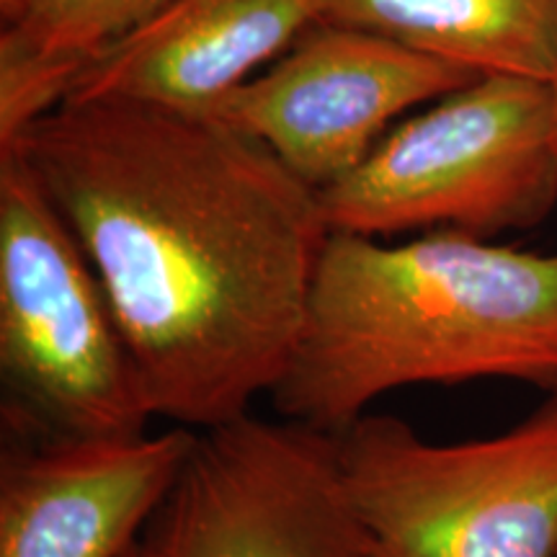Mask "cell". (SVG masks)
I'll use <instances>...</instances> for the list:
<instances>
[{
  "label": "cell",
  "instance_id": "obj_1",
  "mask_svg": "<svg viewBox=\"0 0 557 557\" xmlns=\"http://www.w3.org/2000/svg\"><path fill=\"white\" fill-rule=\"evenodd\" d=\"M0 148L81 243L152 416L205 431L271 395L331 235L315 189L225 124L127 99H67Z\"/></svg>",
  "mask_w": 557,
  "mask_h": 557
},
{
  "label": "cell",
  "instance_id": "obj_2",
  "mask_svg": "<svg viewBox=\"0 0 557 557\" xmlns=\"http://www.w3.org/2000/svg\"><path fill=\"white\" fill-rule=\"evenodd\" d=\"M519 380L557 387V253L457 230L387 246L331 233L271 406L338 434L410 385Z\"/></svg>",
  "mask_w": 557,
  "mask_h": 557
},
{
  "label": "cell",
  "instance_id": "obj_3",
  "mask_svg": "<svg viewBox=\"0 0 557 557\" xmlns=\"http://www.w3.org/2000/svg\"><path fill=\"white\" fill-rule=\"evenodd\" d=\"M0 385L13 438L145 434L152 410L99 276L24 158L0 148Z\"/></svg>",
  "mask_w": 557,
  "mask_h": 557
},
{
  "label": "cell",
  "instance_id": "obj_4",
  "mask_svg": "<svg viewBox=\"0 0 557 557\" xmlns=\"http://www.w3.org/2000/svg\"><path fill=\"white\" fill-rule=\"evenodd\" d=\"M318 197L331 233L367 238L537 227L557 205L553 83L485 75L451 90Z\"/></svg>",
  "mask_w": 557,
  "mask_h": 557
},
{
  "label": "cell",
  "instance_id": "obj_5",
  "mask_svg": "<svg viewBox=\"0 0 557 557\" xmlns=\"http://www.w3.org/2000/svg\"><path fill=\"white\" fill-rule=\"evenodd\" d=\"M333 438L372 557H557V387L487 438L434 444L382 413Z\"/></svg>",
  "mask_w": 557,
  "mask_h": 557
},
{
  "label": "cell",
  "instance_id": "obj_6",
  "mask_svg": "<svg viewBox=\"0 0 557 557\" xmlns=\"http://www.w3.org/2000/svg\"><path fill=\"white\" fill-rule=\"evenodd\" d=\"M139 549L143 557H372L333 434L253 413L197 431Z\"/></svg>",
  "mask_w": 557,
  "mask_h": 557
},
{
  "label": "cell",
  "instance_id": "obj_7",
  "mask_svg": "<svg viewBox=\"0 0 557 557\" xmlns=\"http://www.w3.org/2000/svg\"><path fill=\"white\" fill-rule=\"evenodd\" d=\"M478 78L382 34L315 24L201 116L267 145L320 194L359 169L398 116Z\"/></svg>",
  "mask_w": 557,
  "mask_h": 557
},
{
  "label": "cell",
  "instance_id": "obj_8",
  "mask_svg": "<svg viewBox=\"0 0 557 557\" xmlns=\"http://www.w3.org/2000/svg\"><path fill=\"white\" fill-rule=\"evenodd\" d=\"M197 431L13 438L0 457V557H124L189 459Z\"/></svg>",
  "mask_w": 557,
  "mask_h": 557
},
{
  "label": "cell",
  "instance_id": "obj_9",
  "mask_svg": "<svg viewBox=\"0 0 557 557\" xmlns=\"http://www.w3.org/2000/svg\"><path fill=\"white\" fill-rule=\"evenodd\" d=\"M323 0H173L83 70L65 99L207 114L320 21Z\"/></svg>",
  "mask_w": 557,
  "mask_h": 557
},
{
  "label": "cell",
  "instance_id": "obj_10",
  "mask_svg": "<svg viewBox=\"0 0 557 557\" xmlns=\"http://www.w3.org/2000/svg\"><path fill=\"white\" fill-rule=\"evenodd\" d=\"M318 24L382 34L483 78L557 75V0H323Z\"/></svg>",
  "mask_w": 557,
  "mask_h": 557
},
{
  "label": "cell",
  "instance_id": "obj_11",
  "mask_svg": "<svg viewBox=\"0 0 557 557\" xmlns=\"http://www.w3.org/2000/svg\"><path fill=\"white\" fill-rule=\"evenodd\" d=\"M173 0H26L0 32V143L62 103L96 58Z\"/></svg>",
  "mask_w": 557,
  "mask_h": 557
},
{
  "label": "cell",
  "instance_id": "obj_12",
  "mask_svg": "<svg viewBox=\"0 0 557 557\" xmlns=\"http://www.w3.org/2000/svg\"><path fill=\"white\" fill-rule=\"evenodd\" d=\"M24 3L26 0H0V24H11L21 13V9H24Z\"/></svg>",
  "mask_w": 557,
  "mask_h": 557
},
{
  "label": "cell",
  "instance_id": "obj_13",
  "mask_svg": "<svg viewBox=\"0 0 557 557\" xmlns=\"http://www.w3.org/2000/svg\"><path fill=\"white\" fill-rule=\"evenodd\" d=\"M553 99H555V132H557V75L553 81Z\"/></svg>",
  "mask_w": 557,
  "mask_h": 557
},
{
  "label": "cell",
  "instance_id": "obj_14",
  "mask_svg": "<svg viewBox=\"0 0 557 557\" xmlns=\"http://www.w3.org/2000/svg\"><path fill=\"white\" fill-rule=\"evenodd\" d=\"M124 557H143V549H139V542H137V545H135V547H132V549H129V553H127V555H124Z\"/></svg>",
  "mask_w": 557,
  "mask_h": 557
}]
</instances>
